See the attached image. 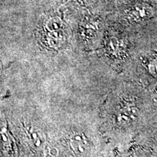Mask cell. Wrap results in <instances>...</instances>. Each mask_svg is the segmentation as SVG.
Instances as JSON below:
<instances>
[{"instance_id":"cell-1","label":"cell","mask_w":157,"mask_h":157,"mask_svg":"<svg viewBox=\"0 0 157 157\" xmlns=\"http://www.w3.org/2000/svg\"><path fill=\"white\" fill-rule=\"evenodd\" d=\"M126 13L130 21L138 22L148 18L152 15V10L145 4H137L131 7Z\"/></svg>"},{"instance_id":"cell-5","label":"cell","mask_w":157,"mask_h":157,"mask_svg":"<svg viewBox=\"0 0 157 157\" xmlns=\"http://www.w3.org/2000/svg\"><path fill=\"white\" fill-rule=\"evenodd\" d=\"M96 0H84V2L87 3V4H91V3H94Z\"/></svg>"},{"instance_id":"cell-2","label":"cell","mask_w":157,"mask_h":157,"mask_svg":"<svg viewBox=\"0 0 157 157\" xmlns=\"http://www.w3.org/2000/svg\"><path fill=\"white\" fill-rule=\"evenodd\" d=\"M137 108L134 105H124L118 111L117 121L120 124H129L137 119Z\"/></svg>"},{"instance_id":"cell-4","label":"cell","mask_w":157,"mask_h":157,"mask_svg":"<svg viewBox=\"0 0 157 157\" xmlns=\"http://www.w3.org/2000/svg\"><path fill=\"white\" fill-rule=\"evenodd\" d=\"M149 73L152 76L157 77V58H154L149 62L148 65Z\"/></svg>"},{"instance_id":"cell-3","label":"cell","mask_w":157,"mask_h":157,"mask_svg":"<svg viewBox=\"0 0 157 157\" xmlns=\"http://www.w3.org/2000/svg\"><path fill=\"white\" fill-rule=\"evenodd\" d=\"M71 145L76 151L84 152L87 148L88 142L84 134L77 132L73 135L71 139Z\"/></svg>"}]
</instances>
